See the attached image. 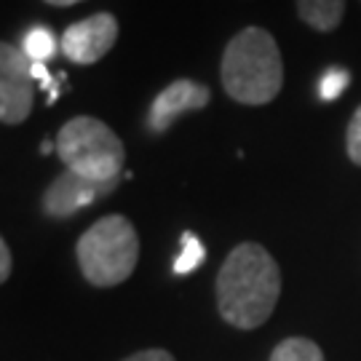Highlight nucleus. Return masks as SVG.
Listing matches in <instances>:
<instances>
[{
	"mask_svg": "<svg viewBox=\"0 0 361 361\" xmlns=\"http://www.w3.org/2000/svg\"><path fill=\"white\" fill-rule=\"evenodd\" d=\"M359 3H361V0H359Z\"/></svg>",
	"mask_w": 361,
	"mask_h": 361,
	"instance_id": "a211bd4d",
	"label": "nucleus"
},
{
	"mask_svg": "<svg viewBox=\"0 0 361 361\" xmlns=\"http://www.w3.org/2000/svg\"><path fill=\"white\" fill-rule=\"evenodd\" d=\"M281 297V268L262 244L233 246L217 276V310L235 329H257Z\"/></svg>",
	"mask_w": 361,
	"mask_h": 361,
	"instance_id": "f257e3e1",
	"label": "nucleus"
},
{
	"mask_svg": "<svg viewBox=\"0 0 361 361\" xmlns=\"http://www.w3.org/2000/svg\"><path fill=\"white\" fill-rule=\"evenodd\" d=\"M56 155L70 171L86 180H121L126 147L116 131L94 116L70 118L56 134Z\"/></svg>",
	"mask_w": 361,
	"mask_h": 361,
	"instance_id": "20e7f679",
	"label": "nucleus"
},
{
	"mask_svg": "<svg viewBox=\"0 0 361 361\" xmlns=\"http://www.w3.org/2000/svg\"><path fill=\"white\" fill-rule=\"evenodd\" d=\"M35 73L22 46L0 43V121L3 126L25 123L35 107Z\"/></svg>",
	"mask_w": 361,
	"mask_h": 361,
	"instance_id": "39448f33",
	"label": "nucleus"
},
{
	"mask_svg": "<svg viewBox=\"0 0 361 361\" xmlns=\"http://www.w3.org/2000/svg\"><path fill=\"white\" fill-rule=\"evenodd\" d=\"M11 268H13L11 246L3 238V241H0V281H8V279H11Z\"/></svg>",
	"mask_w": 361,
	"mask_h": 361,
	"instance_id": "dca6fc26",
	"label": "nucleus"
},
{
	"mask_svg": "<svg viewBox=\"0 0 361 361\" xmlns=\"http://www.w3.org/2000/svg\"><path fill=\"white\" fill-rule=\"evenodd\" d=\"M268 361H326L324 350L308 337H286L273 348Z\"/></svg>",
	"mask_w": 361,
	"mask_h": 361,
	"instance_id": "9d476101",
	"label": "nucleus"
},
{
	"mask_svg": "<svg viewBox=\"0 0 361 361\" xmlns=\"http://www.w3.org/2000/svg\"><path fill=\"white\" fill-rule=\"evenodd\" d=\"M121 35V25L110 11L91 13L75 25H70L62 35V54L75 65H97L102 56L113 51Z\"/></svg>",
	"mask_w": 361,
	"mask_h": 361,
	"instance_id": "0eeeda50",
	"label": "nucleus"
},
{
	"mask_svg": "<svg viewBox=\"0 0 361 361\" xmlns=\"http://www.w3.org/2000/svg\"><path fill=\"white\" fill-rule=\"evenodd\" d=\"M348 80H350L348 70H340V67L326 70L322 83H319V97H322L324 102H332V99H337L343 94V89L348 86Z\"/></svg>",
	"mask_w": 361,
	"mask_h": 361,
	"instance_id": "ddd939ff",
	"label": "nucleus"
},
{
	"mask_svg": "<svg viewBox=\"0 0 361 361\" xmlns=\"http://www.w3.org/2000/svg\"><path fill=\"white\" fill-rule=\"evenodd\" d=\"M348 0H295L297 16L316 32H335L345 19Z\"/></svg>",
	"mask_w": 361,
	"mask_h": 361,
	"instance_id": "1a4fd4ad",
	"label": "nucleus"
},
{
	"mask_svg": "<svg viewBox=\"0 0 361 361\" xmlns=\"http://www.w3.org/2000/svg\"><path fill=\"white\" fill-rule=\"evenodd\" d=\"M121 180L113 182H97V180H86L75 171L65 169L59 177H54L49 182V188L43 190V198H40V207H43V214L54 219H67L78 214L80 209L91 207L97 201H102L107 195L118 190Z\"/></svg>",
	"mask_w": 361,
	"mask_h": 361,
	"instance_id": "423d86ee",
	"label": "nucleus"
},
{
	"mask_svg": "<svg viewBox=\"0 0 361 361\" xmlns=\"http://www.w3.org/2000/svg\"><path fill=\"white\" fill-rule=\"evenodd\" d=\"M75 259L83 279L97 289L123 284L140 262V235L129 217L107 214L78 238Z\"/></svg>",
	"mask_w": 361,
	"mask_h": 361,
	"instance_id": "7ed1b4c3",
	"label": "nucleus"
},
{
	"mask_svg": "<svg viewBox=\"0 0 361 361\" xmlns=\"http://www.w3.org/2000/svg\"><path fill=\"white\" fill-rule=\"evenodd\" d=\"M345 153H348L350 164L361 169V104L353 110L348 129H345Z\"/></svg>",
	"mask_w": 361,
	"mask_h": 361,
	"instance_id": "4468645a",
	"label": "nucleus"
},
{
	"mask_svg": "<svg viewBox=\"0 0 361 361\" xmlns=\"http://www.w3.org/2000/svg\"><path fill=\"white\" fill-rule=\"evenodd\" d=\"M123 361H177V359L164 348H147V350H137V353H131V356H126Z\"/></svg>",
	"mask_w": 361,
	"mask_h": 361,
	"instance_id": "2eb2a0df",
	"label": "nucleus"
},
{
	"mask_svg": "<svg viewBox=\"0 0 361 361\" xmlns=\"http://www.w3.org/2000/svg\"><path fill=\"white\" fill-rule=\"evenodd\" d=\"M219 78L225 94L246 107H262L273 102L284 86V56L265 27L238 30L219 62Z\"/></svg>",
	"mask_w": 361,
	"mask_h": 361,
	"instance_id": "f03ea898",
	"label": "nucleus"
},
{
	"mask_svg": "<svg viewBox=\"0 0 361 361\" xmlns=\"http://www.w3.org/2000/svg\"><path fill=\"white\" fill-rule=\"evenodd\" d=\"M204 259H207V249H204V244L195 238L193 233L188 231L182 235L180 257L174 259V273H177V276H188V273H193Z\"/></svg>",
	"mask_w": 361,
	"mask_h": 361,
	"instance_id": "f8f14e48",
	"label": "nucleus"
},
{
	"mask_svg": "<svg viewBox=\"0 0 361 361\" xmlns=\"http://www.w3.org/2000/svg\"><path fill=\"white\" fill-rule=\"evenodd\" d=\"M59 46H62V40H56V35H54L49 27H32V30H27L25 43H22V49L30 56V62H40V65H46L54 54H56Z\"/></svg>",
	"mask_w": 361,
	"mask_h": 361,
	"instance_id": "9b49d317",
	"label": "nucleus"
},
{
	"mask_svg": "<svg viewBox=\"0 0 361 361\" xmlns=\"http://www.w3.org/2000/svg\"><path fill=\"white\" fill-rule=\"evenodd\" d=\"M49 6H59V8H67V6H75V3H83V0H43Z\"/></svg>",
	"mask_w": 361,
	"mask_h": 361,
	"instance_id": "f3484780",
	"label": "nucleus"
},
{
	"mask_svg": "<svg viewBox=\"0 0 361 361\" xmlns=\"http://www.w3.org/2000/svg\"><path fill=\"white\" fill-rule=\"evenodd\" d=\"M209 102H212L209 86L198 83L193 78H177L164 91L155 94L150 113H147V129L153 134H166L177 118H182L185 113L204 110L209 107Z\"/></svg>",
	"mask_w": 361,
	"mask_h": 361,
	"instance_id": "6e6552de",
	"label": "nucleus"
}]
</instances>
